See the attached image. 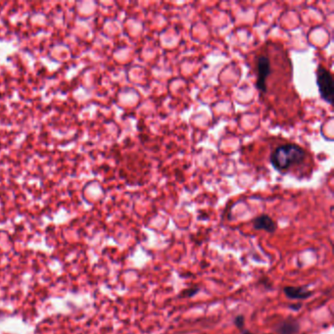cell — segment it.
I'll return each instance as SVG.
<instances>
[{"instance_id":"9c48e42d","label":"cell","mask_w":334,"mask_h":334,"mask_svg":"<svg viewBox=\"0 0 334 334\" xmlns=\"http://www.w3.org/2000/svg\"><path fill=\"white\" fill-rule=\"evenodd\" d=\"M301 304H299V305H294V306H291V308H293V309H295V310H298V309H300L301 308Z\"/></svg>"},{"instance_id":"52a82bcc","label":"cell","mask_w":334,"mask_h":334,"mask_svg":"<svg viewBox=\"0 0 334 334\" xmlns=\"http://www.w3.org/2000/svg\"><path fill=\"white\" fill-rule=\"evenodd\" d=\"M199 290H200L199 287L193 286V287H190V288H187V289L183 290L179 295V297H181V298H191L194 295H196L199 292Z\"/></svg>"},{"instance_id":"7a4b0ae2","label":"cell","mask_w":334,"mask_h":334,"mask_svg":"<svg viewBox=\"0 0 334 334\" xmlns=\"http://www.w3.org/2000/svg\"><path fill=\"white\" fill-rule=\"evenodd\" d=\"M316 84L318 86L320 96L327 103L332 104L334 91L333 79L330 72L321 66L318 67L316 71Z\"/></svg>"},{"instance_id":"6da1fadb","label":"cell","mask_w":334,"mask_h":334,"mask_svg":"<svg viewBox=\"0 0 334 334\" xmlns=\"http://www.w3.org/2000/svg\"><path fill=\"white\" fill-rule=\"evenodd\" d=\"M306 158V151L296 143H284L277 146L271 154L272 166L278 172H286L300 165Z\"/></svg>"},{"instance_id":"277c9868","label":"cell","mask_w":334,"mask_h":334,"mask_svg":"<svg viewBox=\"0 0 334 334\" xmlns=\"http://www.w3.org/2000/svg\"><path fill=\"white\" fill-rule=\"evenodd\" d=\"M253 227L257 231H265L267 233H275L277 229L276 222L268 215L263 214L261 216H257L253 220Z\"/></svg>"},{"instance_id":"5b68a950","label":"cell","mask_w":334,"mask_h":334,"mask_svg":"<svg viewBox=\"0 0 334 334\" xmlns=\"http://www.w3.org/2000/svg\"><path fill=\"white\" fill-rule=\"evenodd\" d=\"M283 292L287 298L291 300H306L313 295V292L308 290L306 287H295V286L284 287Z\"/></svg>"},{"instance_id":"ba28073f","label":"cell","mask_w":334,"mask_h":334,"mask_svg":"<svg viewBox=\"0 0 334 334\" xmlns=\"http://www.w3.org/2000/svg\"><path fill=\"white\" fill-rule=\"evenodd\" d=\"M244 322H245V319H244V316L243 315H237L235 319V323H236V326L238 328H242L243 325H244Z\"/></svg>"},{"instance_id":"8992f818","label":"cell","mask_w":334,"mask_h":334,"mask_svg":"<svg viewBox=\"0 0 334 334\" xmlns=\"http://www.w3.org/2000/svg\"><path fill=\"white\" fill-rule=\"evenodd\" d=\"M299 330H300V324L292 317L283 320L281 323L278 324L277 327L278 334H297L299 332Z\"/></svg>"},{"instance_id":"3957f363","label":"cell","mask_w":334,"mask_h":334,"mask_svg":"<svg viewBox=\"0 0 334 334\" xmlns=\"http://www.w3.org/2000/svg\"><path fill=\"white\" fill-rule=\"evenodd\" d=\"M272 74V62L266 55H261L257 58V81L256 87L261 93H266L267 80Z\"/></svg>"},{"instance_id":"30bf717a","label":"cell","mask_w":334,"mask_h":334,"mask_svg":"<svg viewBox=\"0 0 334 334\" xmlns=\"http://www.w3.org/2000/svg\"><path fill=\"white\" fill-rule=\"evenodd\" d=\"M244 334H253L252 332H250V331H247V332H245Z\"/></svg>"}]
</instances>
